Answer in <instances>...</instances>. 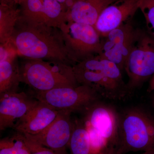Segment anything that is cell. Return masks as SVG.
I'll return each mask as SVG.
<instances>
[{"label":"cell","instance_id":"obj_1","mask_svg":"<svg viewBox=\"0 0 154 154\" xmlns=\"http://www.w3.org/2000/svg\"><path fill=\"white\" fill-rule=\"evenodd\" d=\"M10 41L19 56L25 59L55 61L74 65L59 28L28 22L20 17Z\"/></svg>","mask_w":154,"mask_h":154},{"label":"cell","instance_id":"obj_2","mask_svg":"<svg viewBox=\"0 0 154 154\" xmlns=\"http://www.w3.org/2000/svg\"><path fill=\"white\" fill-rule=\"evenodd\" d=\"M72 68L78 83L90 87L102 99L119 101L130 94L121 69L99 54L76 63Z\"/></svg>","mask_w":154,"mask_h":154},{"label":"cell","instance_id":"obj_3","mask_svg":"<svg viewBox=\"0 0 154 154\" xmlns=\"http://www.w3.org/2000/svg\"><path fill=\"white\" fill-rule=\"evenodd\" d=\"M117 154L154 150V114L132 106L119 112Z\"/></svg>","mask_w":154,"mask_h":154},{"label":"cell","instance_id":"obj_4","mask_svg":"<svg viewBox=\"0 0 154 154\" xmlns=\"http://www.w3.org/2000/svg\"><path fill=\"white\" fill-rule=\"evenodd\" d=\"M20 81L35 91L78 85L72 66L67 64L41 59H25L19 65Z\"/></svg>","mask_w":154,"mask_h":154},{"label":"cell","instance_id":"obj_5","mask_svg":"<svg viewBox=\"0 0 154 154\" xmlns=\"http://www.w3.org/2000/svg\"><path fill=\"white\" fill-rule=\"evenodd\" d=\"M59 29L68 53L74 65L100 54L102 37L95 26L67 20Z\"/></svg>","mask_w":154,"mask_h":154},{"label":"cell","instance_id":"obj_6","mask_svg":"<svg viewBox=\"0 0 154 154\" xmlns=\"http://www.w3.org/2000/svg\"><path fill=\"white\" fill-rule=\"evenodd\" d=\"M128 77L126 84L129 94L140 88L154 75V39L140 30L125 65Z\"/></svg>","mask_w":154,"mask_h":154},{"label":"cell","instance_id":"obj_7","mask_svg":"<svg viewBox=\"0 0 154 154\" xmlns=\"http://www.w3.org/2000/svg\"><path fill=\"white\" fill-rule=\"evenodd\" d=\"M33 98L58 110H67L81 114L91 105L102 100L90 87L79 84L73 87L35 91Z\"/></svg>","mask_w":154,"mask_h":154},{"label":"cell","instance_id":"obj_8","mask_svg":"<svg viewBox=\"0 0 154 154\" xmlns=\"http://www.w3.org/2000/svg\"><path fill=\"white\" fill-rule=\"evenodd\" d=\"M82 115L81 119L86 128L94 130L107 146H113L116 148L119 114L115 107L99 100Z\"/></svg>","mask_w":154,"mask_h":154},{"label":"cell","instance_id":"obj_9","mask_svg":"<svg viewBox=\"0 0 154 154\" xmlns=\"http://www.w3.org/2000/svg\"><path fill=\"white\" fill-rule=\"evenodd\" d=\"M140 30L135 28L130 21L102 37L99 55L113 62L124 70L125 62L137 40Z\"/></svg>","mask_w":154,"mask_h":154},{"label":"cell","instance_id":"obj_10","mask_svg":"<svg viewBox=\"0 0 154 154\" xmlns=\"http://www.w3.org/2000/svg\"><path fill=\"white\" fill-rule=\"evenodd\" d=\"M19 6L20 17L28 22L59 28L67 20V11L56 0H26Z\"/></svg>","mask_w":154,"mask_h":154},{"label":"cell","instance_id":"obj_11","mask_svg":"<svg viewBox=\"0 0 154 154\" xmlns=\"http://www.w3.org/2000/svg\"><path fill=\"white\" fill-rule=\"evenodd\" d=\"M71 114L67 110H60L54 121L43 131L35 135L23 134L44 146L54 150L66 152L73 129Z\"/></svg>","mask_w":154,"mask_h":154},{"label":"cell","instance_id":"obj_12","mask_svg":"<svg viewBox=\"0 0 154 154\" xmlns=\"http://www.w3.org/2000/svg\"><path fill=\"white\" fill-rule=\"evenodd\" d=\"M24 92L0 94V130L13 128L38 102Z\"/></svg>","mask_w":154,"mask_h":154},{"label":"cell","instance_id":"obj_13","mask_svg":"<svg viewBox=\"0 0 154 154\" xmlns=\"http://www.w3.org/2000/svg\"><path fill=\"white\" fill-rule=\"evenodd\" d=\"M140 0H117L104 10L95 27L100 36L105 37L109 32L129 22L139 9Z\"/></svg>","mask_w":154,"mask_h":154},{"label":"cell","instance_id":"obj_14","mask_svg":"<svg viewBox=\"0 0 154 154\" xmlns=\"http://www.w3.org/2000/svg\"><path fill=\"white\" fill-rule=\"evenodd\" d=\"M18 57L11 42L0 45V94L18 92L21 82Z\"/></svg>","mask_w":154,"mask_h":154},{"label":"cell","instance_id":"obj_15","mask_svg":"<svg viewBox=\"0 0 154 154\" xmlns=\"http://www.w3.org/2000/svg\"><path fill=\"white\" fill-rule=\"evenodd\" d=\"M59 112L60 110L38 101L32 109L18 122L14 129L22 134H37L54 121Z\"/></svg>","mask_w":154,"mask_h":154},{"label":"cell","instance_id":"obj_16","mask_svg":"<svg viewBox=\"0 0 154 154\" xmlns=\"http://www.w3.org/2000/svg\"><path fill=\"white\" fill-rule=\"evenodd\" d=\"M117 0H77L68 10L67 20L95 26L102 11Z\"/></svg>","mask_w":154,"mask_h":154},{"label":"cell","instance_id":"obj_17","mask_svg":"<svg viewBox=\"0 0 154 154\" xmlns=\"http://www.w3.org/2000/svg\"><path fill=\"white\" fill-rule=\"evenodd\" d=\"M14 3L0 5V44L10 41L20 17V8Z\"/></svg>","mask_w":154,"mask_h":154},{"label":"cell","instance_id":"obj_18","mask_svg":"<svg viewBox=\"0 0 154 154\" xmlns=\"http://www.w3.org/2000/svg\"><path fill=\"white\" fill-rule=\"evenodd\" d=\"M74 126L69 147L71 154H92L88 130L81 119H73Z\"/></svg>","mask_w":154,"mask_h":154},{"label":"cell","instance_id":"obj_19","mask_svg":"<svg viewBox=\"0 0 154 154\" xmlns=\"http://www.w3.org/2000/svg\"><path fill=\"white\" fill-rule=\"evenodd\" d=\"M0 154H31L24 135L17 132L0 141Z\"/></svg>","mask_w":154,"mask_h":154},{"label":"cell","instance_id":"obj_20","mask_svg":"<svg viewBox=\"0 0 154 154\" xmlns=\"http://www.w3.org/2000/svg\"><path fill=\"white\" fill-rule=\"evenodd\" d=\"M139 9L145 19L146 32L154 39V0H140Z\"/></svg>","mask_w":154,"mask_h":154},{"label":"cell","instance_id":"obj_21","mask_svg":"<svg viewBox=\"0 0 154 154\" xmlns=\"http://www.w3.org/2000/svg\"><path fill=\"white\" fill-rule=\"evenodd\" d=\"M24 136L31 154H66V152L54 150L34 142L27 138L25 135Z\"/></svg>","mask_w":154,"mask_h":154},{"label":"cell","instance_id":"obj_22","mask_svg":"<svg viewBox=\"0 0 154 154\" xmlns=\"http://www.w3.org/2000/svg\"><path fill=\"white\" fill-rule=\"evenodd\" d=\"M98 154H117V152L115 146L109 145L102 149Z\"/></svg>","mask_w":154,"mask_h":154},{"label":"cell","instance_id":"obj_23","mask_svg":"<svg viewBox=\"0 0 154 154\" xmlns=\"http://www.w3.org/2000/svg\"><path fill=\"white\" fill-rule=\"evenodd\" d=\"M154 91V75L151 78L149 82L148 87L147 91L148 93H151Z\"/></svg>","mask_w":154,"mask_h":154},{"label":"cell","instance_id":"obj_24","mask_svg":"<svg viewBox=\"0 0 154 154\" xmlns=\"http://www.w3.org/2000/svg\"><path fill=\"white\" fill-rule=\"evenodd\" d=\"M150 94H151V102L152 106L154 109V91L152 92V93H150Z\"/></svg>","mask_w":154,"mask_h":154},{"label":"cell","instance_id":"obj_25","mask_svg":"<svg viewBox=\"0 0 154 154\" xmlns=\"http://www.w3.org/2000/svg\"><path fill=\"white\" fill-rule=\"evenodd\" d=\"M25 1H26V0H12L13 2L16 4V5H19L21 3H22Z\"/></svg>","mask_w":154,"mask_h":154},{"label":"cell","instance_id":"obj_26","mask_svg":"<svg viewBox=\"0 0 154 154\" xmlns=\"http://www.w3.org/2000/svg\"><path fill=\"white\" fill-rule=\"evenodd\" d=\"M56 1H57V2H58L60 3L61 4L63 5V6L64 5H65V4L66 3L67 1H68V0H56Z\"/></svg>","mask_w":154,"mask_h":154},{"label":"cell","instance_id":"obj_27","mask_svg":"<svg viewBox=\"0 0 154 154\" xmlns=\"http://www.w3.org/2000/svg\"><path fill=\"white\" fill-rule=\"evenodd\" d=\"M1 3H8L12 2V0H0Z\"/></svg>","mask_w":154,"mask_h":154},{"label":"cell","instance_id":"obj_28","mask_svg":"<svg viewBox=\"0 0 154 154\" xmlns=\"http://www.w3.org/2000/svg\"><path fill=\"white\" fill-rule=\"evenodd\" d=\"M142 154H154V150L144 152Z\"/></svg>","mask_w":154,"mask_h":154},{"label":"cell","instance_id":"obj_29","mask_svg":"<svg viewBox=\"0 0 154 154\" xmlns=\"http://www.w3.org/2000/svg\"><path fill=\"white\" fill-rule=\"evenodd\" d=\"M77 1V0H76V1Z\"/></svg>","mask_w":154,"mask_h":154}]
</instances>
